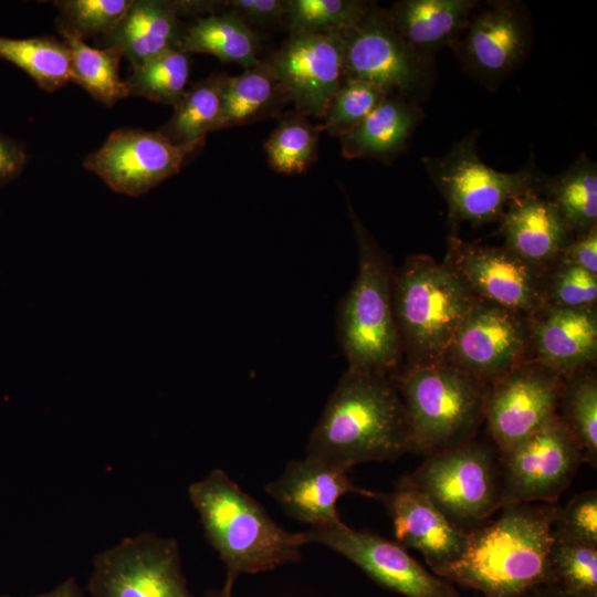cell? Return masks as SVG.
I'll return each instance as SVG.
<instances>
[{
  "label": "cell",
  "mask_w": 597,
  "mask_h": 597,
  "mask_svg": "<svg viewBox=\"0 0 597 597\" xmlns=\"http://www.w3.org/2000/svg\"><path fill=\"white\" fill-rule=\"evenodd\" d=\"M532 352L528 316L476 297L452 339L447 363L491 384Z\"/></svg>",
  "instance_id": "obj_15"
},
{
  "label": "cell",
  "mask_w": 597,
  "mask_h": 597,
  "mask_svg": "<svg viewBox=\"0 0 597 597\" xmlns=\"http://www.w3.org/2000/svg\"><path fill=\"white\" fill-rule=\"evenodd\" d=\"M425 116L420 103L389 95L357 127L339 138L342 155L347 159L389 163L408 149Z\"/></svg>",
  "instance_id": "obj_25"
},
{
  "label": "cell",
  "mask_w": 597,
  "mask_h": 597,
  "mask_svg": "<svg viewBox=\"0 0 597 597\" xmlns=\"http://www.w3.org/2000/svg\"><path fill=\"white\" fill-rule=\"evenodd\" d=\"M504 247L547 272L574 235L554 203L533 190L513 199L500 219Z\"/></svg>",
  "instance_id": "obj_23"
},
{
  "label": "cell",
  "mask_w": 597,
  "mask_h": 597,
  "mask_svg": "<svg viewBox=\"0 0 597 597\" xmlns=\"http://www.w3.org/2000/svg\"><path fill=\"white\" fill-rule=\"evenodd\" d=\"M371 6L362 0H285L284 25L290 33H341L356 25Z\"/></svg>",
  "instance_id": "obj_36"
},
{
  "label": "cell",
  "mask_w": 597,
  "mask_h": 597,
  "mask_svg": "<svg viewBox=\"0 0 597 597\" xmlns=\"http://www.w3.org/2000/svg\"><path fill=\"white\" fill-rule=\"evenodd\" d=\"M178 50L187 54H210L222 62L240 64L245 70L261 62L258 34L230 11L197 19L185 29Z\"/></svg>",
  "instance_id": "obj_27"
},
{
  "label": "cell",
  "mask_w": 597,
  "mask_h": 597,
  "mask_svg": "<svg viewBox=\"0 0 597 597\" xmlns=\"http://www.w3.org/2000/svg\"><path fill=\"white\" fill-rule=\"evenodd\" d=\"M597 275L587 270L557 262L545 274V304L569 307H596Z\"/></svg>",
  "instance_id": "obj_39"
},
{
  "label": "cell",
  "mask_w": 597,
  "mask_h": 597,
  "mask_svg": "<svg viewBox=\"0 0 597 597\" xmlns=\"http://www.w3.org/2000/svg\"><path fill=\"white\" fill-rule=\"evenodd\" d=\"M535 360L566 378L591 364L597 354L596 307L545 304L528 316Z\"/></svg>",
  "instance_id": "obj_22"
},
{
  "label": "cell",
  "mask_w": 597,
  "mask_h": 597,
  "mask_svg": "<svg viewBox=\"0 0 597 597\" xmlns=\"http://www.w3.org/2000/svg\"><path fill=\"white\" fill-rule=\"evenodd\" d=\"M203 145H175L159 130L119 128L86 156L83 167L114 191L136 197L178 174L186 159Z\"/></svg>",
  "instance_id": "obj_16"
},
{
  "label": "cell",
  "mask_w": 597,
  "mask_h": 597,
  "mask_svg": "<svg viewBox=\"0 0 597 597\" xmlns=\"http://www.w3.org/2000/svg\"><path fill=\"white\" fill-rule=\"evenodd\" d=\"M228 76L211 74L186 90L170 119L158 130L175 145L205 142L219 119Z\"/></svg>",
  "instance_id": "obj_30"
},
{
  "label": "cell",
  "mask_w": 597,
  "mask_h": 597,
  "mask_svg": "<svg viewBox=\"0 0 597 597\" xmlns=\"http://www.w3.org/2000/svg\"><path fill=\"white\" fill-rule=\"evenodd\" d=\"M345 198L358 251V272L338 307V339L348 367L389 375L396 371L401 355L392 310L394 271L346 193Z\"/></svg>",
  "instance_id": "obj_5"
},
{
  "label": "cell",
  "mask_w": 597,
  "mask_h": 597,
  "mask_svg": "<svg viewBox=\"0 0 597 597\" xmlns=\"http://www.w3.org/2000/svg\"><path fill=\"white\" fill-rule=\"evenodd\" d=\"M189 72V54L172 49L133 69L125 83L130 95L174 107L186 91Z\"/></svg>",
  "instance_id": "obj_34"
},
{
  "label": "cell",
  "mask_w": 597,
  "mask_h": 597,
  "mask_svg": "<svg viewBox=\"0 0 597 597\" xmlns=\"http://www.w3.org/2000/svg\"><path fill=\"white\" fill-rule=\"evenodd\" d=\"M205 536L226 566V579L272 570L301 559L302 533L276 524L224 471L212 470L188 486Z\"/></svg>",
  "instance_id": "obj_3"
},
{
  "label": "cell",
  "mask_w": 597,
  "mask_h": 597,
  "mask_svg": "<svg viewBox=\"0 0 597 597\" xmlns=\"http://www.w3.org/2000/svg\"><path fill=\"white\" fill-rule=\"evenodd\" d=\"M224 8L251 29L284 24L285 0H230Z\"/></svg>",
  "instance_id": "obj_41"
},
{
  "label": "cell",
  "mask_w": 597,
  "mask_h": 597,
  "mask_svg": "<svg viewBox=\"0 0 597 597\" xmlns=\"http://www.w3.org/2000/svg\"><path fill=\"white\" fill-rule=\"evenodd\" d=\"M0 59L24 71L46 92H54L72 82L69 49L53 36H0Z\"/></svg>",
  "instance_id": "obj_31"
},
{
  "label": "cell",
  "mask_w": 597,
  "mask_h": 597,
  "mask_svg": "<svg viewBox=\"0 0 597 597\" xmlns=\"http://www.w3.org/2000/svg\"><path fill=\"white\" fill-rule=\"evenodd\" d=\"M91 597H195L174 538L144 532L126 537L93 559Z\"/></svg>",
  "instance_id": "obj_10"
},
{
  "label": "cell",
  "mask_w": 597,
  "mask_h": 597,
  "mask_svg": "<svg viewBox=\"0 0 597 597\" xmlns=\"http://www.w3.org/2000/svg\"><path fill=\"white\" fill-rule=\"evenodd\" d=\"M480 129L474 128L440 156H425L422 165L443 196L452 226H480L500 221L506 206L533 190L543 191L545 172L533 156L517 171L505 172L488 166L478 151Z\"/></svg>",
  "instance_id": "obj_7"
},
{
  "label": "cell",
  "mask_w": 597,
  "mask_h": 597,
  "mask_svg": "<svg viewBox=\"0 0 597 597\" xmlns=\"http://www.w3.org/2000/svg\"><path fill=\"white\" fill-rule=\"evenodd\" d=\"M391 519L396 542L419 551L429 567L455 561L468 531L453 523L425 493L404 479L388 493H376Z\"/></svg>",
  "instance_id": "obj_20"
},
{
  "label": "cell",
  "mask_w": 597,
  "mask_h": 597,
  "mask_svg": "<svg viewBox=\"0 0 597 597\" xmlns=\"http://www.w3.org/2000/svg\"><path fill=\"white\" fill-rule=\"evenodd\" d=\"M56 27L70 52L72 82L106 106L130 95L125 81L119 76V61L123 56L118 51L92 48L74 31L60 24Z\"/></svg>",
  "instance_id": "obj_29"
},
{
  "label": "cell",
  "mask_w": 597,
  "mask_h": 597,
  "mask_svg": "<svg viewBox=\"0 0 597 597\" xmlns=\"http://www.w3.org/2000/svg\"><path fill=\"white\" fill-rule=\"evenodd\" d=\"M501 510L495 521L468 532L460 557L430 567L432 573L484 597H524L552 586L548 555L559 509L520 503Z\"/></svg>",
  "instance_id": "obj_1"
},
{
  "label": "cell",
  "mask_w": 597,
  "mask_h": 597,
  "mask_svg": "<svg viewBox=\"0 0 597 597\" xmlns=\"http://www.w3.org/2000/svg\"><path fill=\"white\" fill-rule=\"evenodd\" d=\"M409 451L408 419L391 377L348 367L312 431L307 455L349 470Z\"/></svg>",
  "instance_id": "obj_2"
},
{
  "label": "cell",
  "mask_w": 597,
  "mask_h": 597,
  "mask_svg": "<svg viewBox=\"0 0 597 597\" xmlns=\"http://www.w3.org/2000/svg\"><path fill=\"white\" fill-rule=\"evenodd\" d=\"M391 379L406 410L411 451L427 454L474 439L489 384L448 363L408 366Z\"/></svg>",
  "instance_id": "obj_6"
},
{
  "label": "cell",
  "mask_w": 597,
  "mask_h": 597,
  "mask_svg": "<svg viewBox=\"0 0 597 597\" xmlns=\"http://www.w3.org/2000/svg\"><path fill=\"white\" fill-rule=\"evenodd\" d=\"M558 413L578 446L585 462L597 465V380L591 374L575 373L564 378Z\"/></svg>",
  "instance_id": "obj_33"
},
{
  "label": "cell",
  "mask_w": 597,
  "mask_h": 597,
  "mask_svg": "<svg viewBox=\"0 0 597 597\" xmlns=\"http://www.w3.org/2000/svg\"><path fill=\"white\" fill-rule=\"evenodd\" d=\"M583 462L580 447L557 415L524 442L501 454V509L538 501L555 503Z\"/></svg>",
  "instance_id": "obj_13"
},
{
  "label": "cell",
  "mask_w": 597,
  "mask_h": 597,
  "mask_svg": "<svg viewBox=\"0 0 597 597\" xmlns=\"http://www.w3.org/2000/svg\"><path fill=\"white\" fill-rule=\"evenodd\" d=\"M133 0H59L53 1L61 17L56 24L87 36L109 34L124 18Z\"/></svg>",
  "instance_id": "obj_38"
},
{
  "label": "cell",
  "mask_w": 597,
  "mask_h": 597,
  "mask_svg": "<svg viewBox=\"0 0 597 597\" xmlns=\"http://www.w3.org/2000/svg\"><path fill=\"white\" fill-rule=\"evenodd\" d=\"M347 473L348 469L306 455L290 461L265 491L291 517L310 527L332 525L342 521L336 507L342 496L376 498L375 492L356 486Z\"/></svg>",
  "instance_id": "obj_19"
},
{
  "label": "cell",
  "mask_w": 597,
  "mask_h": 597,
  "mask_svg": "<svg viewBox=\"0 0 597 597\" xmlns=\"http://www.w3.org/2000/svg\"><path fill=\"white\" fill-rule=\"evenodd\" d=\"M558 262L580 266L597 275V227L575 237L562 252Z\"/></svg>",
  "instance_id": "obj_42"
},
{
  "label": "cell",
  "mask_w": 597,
  "mask_h": 597,
  "mask_svg": "<svg viewBox=\"0 0 597 597\" xmlns=\"http://www.w3.org/2000/svg\"><path fill=\"white\" fill-rule=\"evenodd\" d=\"M553 531L572 540L597 545V492H582L564 509H559Z\"/></svg>",
  "instance_id": "obj_40"
},
{
  "label": "cell",
  "mask_w": 597,
  "mask_h": 597,
  "mask_svg": "<svg viewBox=\"0 0 597 597\" xmlns=\"http://www.w3.org/2000/svg\"><path fill=\"white\" fill-rule=\"evenodd\" d=\"M548 557L552 586L576 597H597V545L553 531Z\"/></svg>",
  "instance_id": "obj_35"
},
{
  "label": "cell",
  "mask_w": 597,
  "mask_h": 597,
  "mask_svg": "<svg viewBox=\"0 0 597 597\" xmlns=\"http://www.w3.org/2000/svg\"><path fill=\"white\" fill-rule=\"evenodd\" d=\"M289 94L270 61H261L237 76H228L214 130L279 117Z\"/></svg>",
  "instance_id": "obj_26"
},
{
  "label": "cell",
  "mask_w": 597,
  "mask_h": 597,
  "mask_svg": "<svg viewBox=\"0 0 597 597\" xmlns=\"http://www.w3.org/2000/svg\"><path fill=\"white\" fill-rule=\"evenodd\" d=\"M564 377L535 359L489 384L484 420L500 454L536 433L557 415Z\"/></svg>",
  "instance_id": "obj_12"
},
{
  "label": "cell",
  "mask_w": 597,
  "mask_h": 597,
  "mask_svg": "<svg viewBox=\"0 0 597 597\" xmlns=\"http://www.w3.org/2000/svg\"><path fill=\"white\" fill-rule=\"evenodd\" d=\"M542 193L557 208L574 238L597 227V164L585 153L559 174L547 175Z\"/></svg>",
  "instance_id": "obj_28"
},
{
  "label": "cell",
  "mask_w": 597,
  "mask_h": 597,
  "mask_svg": "<svg viewBox=\"0 0 597 597\" xmlns=\"http://www.w3.org/2000/svg\"><path fill=\"white\" fill-rule=\"evenodd\" d=\"M528 597H576L554 586H541L527 594Z\"/></svg>",
  "instance_id": "obj_45"
},
{
  "label": "cell",
  "mask_w": 597,
  "mask_h": 597,
  "mask_svg": "<svg viewBox=\"0 0 597 597\" xmlns=\"http://www.w3.org/2000/svg\"><path fill=\"white\" fill-rule=\"evenodd\" d=\"M533 46L532 14L519 0H491L475 9L451 46L464 72L498 90L526 61Z\"/></svg>",
  "instance_id": "obj_11"
},
{
  "label": "cell",
  "mask_w": 597,
  "mask_h": 597,
  "mask_svg": "<svg viewBox=\"0 0 597 597\" xmlns=\"http://www.w3.org/2000/svg\"><path fill=\"white\" fill-rule=\"evenodd\" d=\"M306 544L324 545L357 565L383 587L405 597H460L452 583L426 569L397 542L343 521L303 532Z\"/></svg>",
  "instance_id": "obj_14"
},
{
  "label": "cell",
  "mask_w": 597,
  "mask_h": 597,
  "mask_svg": "<svg viewBox=\"0 0 597 597\" xmlns=\"http://www.w3.org/2000/svg\"><path fill=\"white\" fill-rule=\"evenodd\" d=\"M478 296L526 316L545 305L546 272L505 247H489L450 237L446 256Z\"/></svg>",
  "instance_id": "obj_17"
},
{
  "label": "cell",
  "mask_w": 597,
  "mask_h": 597,
  "mask_svg": "<svg viewBox=\"0 0 597 597\" xmlns=\"http://www.w3.org/2000/svg\"><path fill=\"white\" fill-rule=\"evenodd\" d=\"M233 582L227 580L220 589H212L207 591L202 597H233Z\"/></svg>",
  "instance_id": "obj_46"
},
{
  "label": "cell",
  "mask_w": 597,
  "mask_h": 597,
  "mask_svg": "<svg viewBox=\"0 0 597 597\" xmlns=\"http://www.w3.org/2000/svg\"><path fill=\"white\" fill-rule=\"evenodd\" d=\"M11 597V596H1ZM32 597H85L75 578H69L54 589Z\"/></svg>",
  "instance_id": "obj_44"
},
{
  "label": "cell",
  "mask_w": 597,
  "mask_h": 597,
  "mask_svg": "<svg viewBox=\"0 0 597 597\" xmlns=\"http://www.w3.org/2000/svg\"><path fill=\"white\" fill-rule=\"evenodd\" d=\"M392 310L408 366L447 363L454 334L478 297L446 261L409 256L392 275Z\"/></svg>",
  "instance_id": "obj_4"
},
{
  "label": "cell",
  "mask_w": 597,
  "mask_h": 597,
  "mask_svg": "<svg viewBox=\"0 0 597 597\" xmlns=\"http://www.w3.org/2000/svg\"><path fill=\"white\" fill-rule=\"evenodd\" d=\"M402 479L461 527L501 510L500 460L475 439L427 453L420 467Z\"/></svg>",
  "instance_id": "obj_8"
},
{
  "label": "cell",
  "mask_w": 597,
  "mask_h": 597,
  "mask_svg": "<svg viewBox=\"0 0 597 597\" xmlns=\"http://www.w3.org/2000/svg\"><path fill=\"white\" fill-rule=\"evenodd\" d=\"M320 133L318 126L296 111L281 114L263 144L270 167L285 175L306 171L317 159Z\"/></svg>",
  "instance_id": "obj_32"
},
{
  "label": "cell",
  "mask_w": 597,
  "mask_h": 597,
  "mask_svg": "<svg viewBox=\"0 0 597 597\" xmlns=\"http://www.w3.org/2000/svg\"><path fill=\"white\" fill-rule=\"evenodd\" d=\"M388 96L375 85L344 80L329 101L318 127L341 138L357 127Z\"/></svg>",
  "instance_id": "obj_37"
},
{
  "label": "cell",
  "mask_w": 597,
  "mask_h": 597,
  "mask_svg": "<svg viewBox=\"0 0 597 597\" xmlns=\"http://www.w3.org/2000/svg\"><path fill=\"white\" fill-rule=\"evenodd\" d=\"M25 146L0 133V185L17 179L27 163Z\"/></svg>",
  "instance_id": "obj_43"
},
{
  "label": "cell",
  "mask_w": 597,
  "mask_h": 597,
  "mask_svg": "<svg viewBox=\"0 0 597 597\" xmlns=\"http://www.w3.org/2000/svg\"><path fill=\"white\" fill-rule=\"evenodd\" d=\"M479 4L476 0H400L386 13L416 53L434 61L439 51L459 39Z\"/></svg>",
  "instance_id": "obj_24"
},
{
  "label": "cell",
  "mask_w": 597,
  "mask_h": 597,
  "mask_svg": "<svg viewBox=\"0 0 597 597\" xmlns=\"http://www.w3.org/2000/svg\"><path fill=\"white\" fill-rule=\"evenodd\" d=\"M269 61L294 111L321 119L344 82L343 33H290Z\"/></svg>",
  "instance_id": "obj_18"
},
{
  "label": "cell",
  "mask_w": 597,
  "mask_h": 597,
  "mask_svg": "<svg viewBox=\"0 0 597 597\" xmlns=\"http://www.w3.org/2000/svg\"><path fill=\"white\" fill-rule=\"evenodd\" d=\"M344 38V80L375 85L389 95L425 102L436 83V63L416 53L373 4Z\"/></svg>",
  "instance_id": "obj_9"
},
{
  "label": "cell",
  "mask_w": 597,
  "mask_h": 597,
  "mask_svg": "<svg viewBox=\"0 0 597 597\" xmlns=\"http://www.w3.org/2000/svg\"><path fill=\"white\" fill-rule=\"evenodd\" d=\"M223 1L133 0L128 11L102 45L118 51L135 69L146 61L178 49L184 34L179 15L216 13Z\"/></svg>",
  "instance_id": "obj_21"
}]
</instances>
